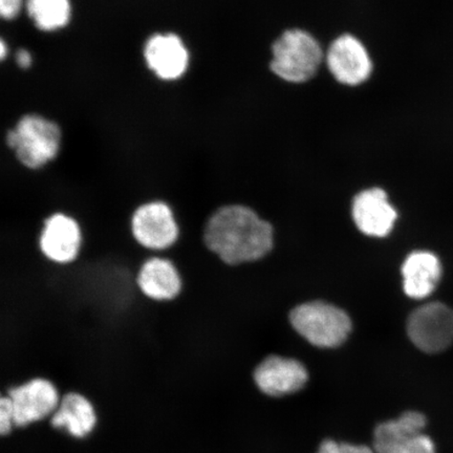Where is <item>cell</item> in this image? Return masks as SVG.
Segmentation results:
<instances>
[{
	"instance_id": "52a82bcc",
	"label": "cell",
	"mask_w": 453,
	"mask_h": 453,
	"mask_svg": "<svg viewBox=\"0 0 453 453\" xmlns=\"http://www.w3.org/2000/svg\"><path fill=\"white\" fill-rule=\"evenodd\" d=\"M407 333L423 352H443L453 343V310L441 303L424 304L411 315Z\"/></svg>"
},
{
	"instance_id": "6da1fadb",
	"label": "cell",
	"mask_w": 453,
	"mask_h": 453,
	"mask_svg": "<svg viewBox=\"0 0 453 453\" xmlns=\"http://www.w3.org/2000/svg\"><path fill=\"white\" fill-rule=\"evenodd\" d=\"M203 240L209 251L226 265H237L263 258L273 248V228L242 205L218 209L208 219Z\"/></svg>"
},
{
	"instance_id": "9c48e42d",
	"label": "cell",
	"mask_w": 453,
	"mask_h": 453,
	"mask_svg": "<svg viewBox=\"0 0 453 453\" xmlns=\"http://www.w3.org/2000/svg\"><path fill=\"white\" fill-rule=\"evenodd\" d=\"M7 395L12 404L16 427H26L52 417L61 400L55 384L41 377L11 388Z\"/></svg>"
},
{
	"instance_id": "8992f818",
	"label": "cell",
	"mask_w": 453,
	"mask_h": 453,
	"mask_svg": "<svg viewBox=\"0 0 453 453\" xmlns=\"http://www.w3.org/2000/svg\"><path fill=\"white\" fill-rule=\"evenodd\" d=\"M427 418L422 412L406 411L396 420L384 422L373 435L375 453H437L434 441L425 434Z\"/></svg>"
},
{
	"instance_id": "30bf717a",
	"label": "cell",
	"mask_w": 453,
	"mask_h": 453,
	"mask_svg": "<svg viewBox=\"0 0 453 453\" xmlns=\"http://www.w3.org/2000/svg\"><path fill=\"white\" fill-rule=\"evenodd\" d=\"M81 246V226L71 215L55 212L44 219L38 247L50 262L57 265L75 262Z\"/></svg>"
},
{
	"instance_id": "2e32d148",
	"label": "cell",
	"mask_w": 453,
	"mask_h": 453,
	"mask_svg": "<svg viewBox=\"0 0 453 453\" xmlns=\"http://www.w3.org/2000/svg\"><path fill=\"white\" fill-rule=\"evenodd\" d=\"M403 288L407 296L427 297L434 291L441 276V265L434 254L417 251L410 254L402 265Z\"/></svg>"
},
{
	"instance_id": "44dd1931",
	"label": "cell",
	"mask_w": 453,
	"mask_h": 453,
	"mask_svg": "<svg viewBox=\"0 0 453 453\" xmlns=\"http://www.w3.org/2000/svg\"><path fill=\"white\" fill-rule=\"evenodd\" d=\"M15 59L17 65H19L20 69H30L33 65V56L27 49L17 50Z\"/></svg>"
},
{
	"instance_id": "ba28073f",
	"label": "cell",
	"mask_w": 453,
	"mask_h": 453,
	"mask_svg": "<svg viewBox=\"0 0 453 453\" xmlns=\"http://www.w3.org/2000/svg\"><path fill=\"white\" fill-rule=\"evenodd\" d=\"M143 57L147 69L158 81L175 82L189 70L191 56L182 37L175 33H155L144 43Z\"/></svg>"
},
{
	"instance_id": "3957f363",
	"label": "cell",
	"mask_w": 453,
	"mask_h": 453,
	"mask_svg": "<svg viewBox=\"0 0 453 453\" xmlns=\"http://www.w3.org/2000/svg\"><path fill=\"white\" fill-rule=\"evenodd\" d=\"M271 70L283 81L303 83L316 75L324 52L310 33L292 28L282 34L272 48Z\"/></svg>"
},
{
	"instance_id": "4fadbf2b",
	"label": "cell",
	"mask_w": 453,
	"mask_h": 453,
	"mask_svg": "<svg viewBox=\"0 0 453 453\" xmlns=\"http://www.w3.org/2000/svg\"><path fill=\"white\" fill-rule=\"evenodd\" d=\"M352 213L362 234L375 237L388 236L398 217L388 202L387 192L380 188L366 189L357 195Z\"/></svg>"
},
{
	"instance_id": "5b68a950",
	"label": "cell",
	"mask_w": 453,
	"mask_h": 453,
	"mask_svg": "<svg viewBox=\"0 0 453 453\" xmlns=\"http://www.w3.org/2000/svg\"><path fill=\"white\" fill-rule=\"evenodd\" d=\"M130 231L141 247L164 251L178 242L180 228L173 208L164 201H150L135 208Z\"/></svg>"
},
{
	"instance_id": "277c9868",
	"label": "cell",
	"mask_w": 453,
	"mask_h": 453,
	"mask_svg": "<svg viewBox=\"0 0 453 453\" xmlns=\"http://www.w3.org/2000/svg\"><path fill=\"white\" fill-rule=\"evenodd\" d=\"M290 321L310 343L324 349L339 347L352 331V321L344 311L322 302L298 305L291 311Z\"/></svg>"
},
{
	"instance_id": "e0dca14e",
	"label": "cell",
	"mask_w": 453,
	"mask_h": 453,
	"mask_svg": "<svg viewBox=\"0 0 453 453\" xmlns=\"http://www.w3.org/2000/svg\"><path fill=\"white\" fill-rule=\"evenodd\" d=\"M26 10L33 25L44 33L64 30L73 17L71 0H27Z\"/></svg>"
},
{
	"instance_id": "7a4b0ae2",
	"label": "cell",
	"mask_w": 453,
	"mask_h": 453,
	"mask_svg": "<svg viewBox=\"0 0 453 453\" xmlns=\"http://www.w3.org/2000/svg\"><path fill=\"white\" fill-rule=\"evenodd\" d=\"M17 161L30 170L42 169L59 156L62 130L58 123L36 112L26 113L5 134Z\"/></svg>"
},
{
	"instance_id": "8fae6325",
	"label": "cell",
	"mask_w": 453,
	"mask_h": 453,
	"mask_svg": "<svg viewBox=\"0 0 453 453\" xmlns=\"http://www.w3.org/2000/svg\"><path fill=\"white\" fill-rule=\"evenodd\" d=\"M326 65L339 83L356 87L372 75V64L365 44L349 34L334 41L326 54Z\"/></svg>"
},
{
	"instance_id": "5bb4252c",
	"label": "cell",
	"mask_w": 453,
	"mask_h": 453,
	"mask_svg": "<svg viewBox=\"0 0 453 453\" xmlns=\"http://www.w3.org/2000/svg\"><path fill=\"white\" fill-rule=\"evenodd\" d=\"M137 286L143 296L157 303H168L182 292L183 281L172 260L150 257L138 271Z\"/></svg>"
},
{
	"instance_id": "9a60e30c",
	"label": "cell",
	"mask_w": 453,
	"mask_h": 453,
	"mask_svg": "<svg viewBox=\"0 0 453 453\" xmlns=\"http://www.w3.org/2000/svg\"><path fill=\"white\" fill-rule=\"evenodd\" d=\"M98 418L95 407L87 396L71 392L62 396L58 409L50 417V425L64 429L76 439H84L94 432Z\"/></svg>"
},
{
	"instance_id": "7402d4cb",
	"label": "cell",
	"mask_w": 453,
	"mask_h": 453,
	"mask_svg": "<svg viewBox=\"0 0 453 453\" xmlns=\"http://www.w3.org/2000/svg\"><path fill=\"white\" fill-rule=\"evenodd\" d=\"M8 45L5 43V42L3 41L0 42V57H2V59L4 60L5 57L8 55Z\"/></svg>"
},
{
	"instance_id": "d6986e66",
	"label": "cell",
	"mask_w": 453,
	"mask_h": 453,
	"mask_svg": "<svg viewBox=\"0 0 453 453\" xmlns=\"http://www.w3.org/2000/svg\"><path fill=\"white\" fill-rule=\"evenodd\" d=\"M14 424V415L12 404L8 395H3L0 399V434L7 435L12 432Z\"/></svg>"
},
{
	"instance_id": "7c38bea8",
	"label": "cell",
	"mask_w": 453,
	"mask_h": 453,
	"mask_svg": "<svg viewBox=\"0 0 453 453\" xmlns=\"http://www.w3.org/2000/svg\"><path fill=\"white\" fill-rule=\"evenodd\" d=\"M308 372L299 361L270 356L254 372L258 388L268 395L281 396L298 392L308 381Z\"/></svg>"
},
{
	"instance_id": "ac0fdd59",
	"label": "cell",
	"mask_w": 453,
	"mask_h": 453,
	"mask_svg": "<svg viewBox=\"0 0 453 453\" xmlns=\"http://www.w3.org/2000/svg\"><path fill=\"white\" fill-rule=\"evenodd\" d=\"M317 453H375V451L365 445L338 443L335 441L326 440L320 445Z\"/></svg>"
},
{
	"instance_id": "ffe728a7",
	"label": "cell",
	"mask_w": 453,
	"mask_h": 453,
	"mask_svg": "<svg viewBox=\"0 0 453 453\" xmlns=\"http://www.w3.org/2000/svg\"><path fill=\"white\" fill-rule=\"evenodd\" d=\"M24 0H0V15L7 21H12L19 16Z\"/></svg>"
}]
</instances>
